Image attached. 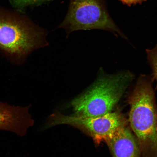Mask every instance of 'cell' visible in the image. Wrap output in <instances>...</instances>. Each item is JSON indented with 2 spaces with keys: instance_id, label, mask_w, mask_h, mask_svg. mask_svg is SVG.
Here are the masks:
<instances>
[{
  "instance_id": "30bf717a",
  "label": "cell",
  "mask_w": 157,
  "mask_h": 157,
  "mask_svg": "<svg viewBox=\"0 0 157 157\" xmlns=\"http://www.w3.org/2000/svg\"><path fill=\"white\" fill-rule=\"evenodd\" d=\"M18 1L20 2H27L34 1H35V0H18Z\"/></svg>"
},
{
  "instance_id": "3957f363",
  "label": "cell",
  "mask_w": 157,
  "mask_h": 157,
  "mask_svg": "<svg viewBox=\"0 0 157 157\" xmlns=\"http://www.w3.org/2000/svg\"><path fill=\"white\" fill-rule=\"evenodd\" d=\"M59 28L65 29L67 36L74 31L100 29L126 38L98 0H71L68 14Z\"/></svg>"
},
{
  "instance_id": "6da1fadb",
  "label": "cell",
  "mask_w": 157,
  "mask_h": 157,
  "mask_svg": "<svg viewBox=\"0 0 157 157\" xmlns=\"http://www.w3.org/2000/svg\"><path fill=\"white\" fill-rule=\"evenodd\" d=\"M152 77L141 75L129 94L128 121L142 157H157V107Z\"/></svg>"
},
{
  "instance_id": "7a4b0ae2",
  "label": "cell",
  "mask_w": 157,
  "mask_h": 157,
  "mask_svg": "<svg viewBox=\"0 0 157 157\" xmlns=\"http://www.w3.org/2000/svg\"><path fill=\"white\" fill-rule=\"evenodd\" d=\"M133 78L129 71L110 75L101 68L96 81L71 101L74 115L95 117L111 112Z\"/></svg>"
},
{
  "instance_id": "9c48e42d",
  "label": "cell",
  "mask_w": 157,
  "mask_h": 157,
  "mask_svg": "<svg viewBox=\"0 0 157 157\" xmlns=\"http://www.w3.org/2000/svg\"><path fill=\"white\" fill-rule=\"evenodd\" d=\"M146 1L147 0H120L123 4L128 6L135 5L137 4H140Z\"/></svg>"
},
{
  "instance_id": "52a82bcc",
  "label": "cell",
  "mask_w": 157,
  "mask_h": 157,
  "mask_svg": "<svg viewBox=\"0 0 157 157\" xmlns=\"http://www.w3.org/2000/svg\"><path fill=\"white\" fill-rule=\"evenodd\" d=\"M105 142L113 157H142L136 137L127 125L118 129Z\"/></svg>"
},
{
  "instance_id": "ba28073f",
  "label": "cell",
  "mask_w": 157,
  "mask_h": 157,
  "mask_svg": "<svg viewBox=\"0 0 157 157\" xmlns=\"http://www.w3.org/2000/svg\"><path fill=\"white\" fill-rule=\"evenodd\" d=\"M147 59L149 64L151 68L152 74V78L154 81L157 82L156 89H157V44L152 49L146 50Z\"/></svg>"
},
{
  "instance_id": "8992f818",
  "label": "cell",
  "mask_w": 157,
  "mask_h": 157,
  "mask_svg": "<svg viewBox=\"0 0 157 157\" xmlns=\"http://www.w3.org/2000/svg\"><path fill=\"white\" fill-rule=\"evenodd\" d=\"M30 107L14 106L0 101V130L11 131L21 137L25 136L29 128L34 124L29 113Z\"/></svg>"
},
{
  "instance_id": "277c9868",
  "label": "cell",
  "mask_w": 157,
  "mask_h": 157,
  "mask_svg": "<svg viewBox=\"0 0 157 157\" xmlns=\"http://www.w3.org/2000/svg\"><path fill=\"white\" fill-rule=\"evenodd\" d=\"M44 31L36 30L18 21L0 19V50L15 58L24 57L48 45Z\"/></svg>"
},
{
  "instance_id": "5b68a950",
  "label": "cell",
  "mask_w": 157,
  "mask_h": 157,
  "mask_svg": "<svg viewBox=\"0 0 157 157\" xmlns=\"http://www.w3.org/2000/svg\"><path fill=\"white\" fill-rule=\"evenodd\" d=\"M49 126L61 124L71 125L83 131L99 144L111 136L118 129L127 125V121L119 111L101 116L80 117L53 113L49 117Z\"/></svg>"
}]
</instances>
